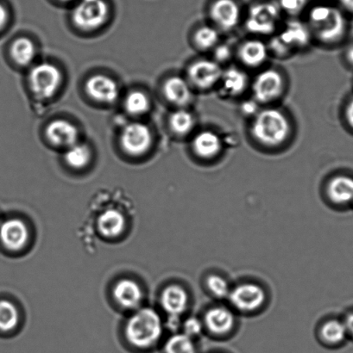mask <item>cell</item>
Listing matches in <instances>:
<instances>
[{"mask_svg":"<svg viewBox=\"0 0 353 353\" xmlns=\"http://www.w3.org/2000/svg\"><path fill=\"white\" fill-rule=\"evenodd\" d=\"M292 132V123L289 117L283 110L274 107L259 110L251 117V136L263 147H281L289 141Z\"/></svg>","mask_w":353,"mask_h":353,"instance_id":"cell-1","label":"cell"},{"mask_svg":"<svg viewBox=\"0 0 353 353\" xmlns=\"http://www.w3.org/2000/svg\"><path fill=\"white\" fill-rule=\"evenodd\" d=\"M307 26L312 36L324 44L338 43L347 30V23L340 10L318 5L309 10Z\"/></svg>","mask_w":353,"mask_h":353,"instance_id":"cell-2","label":"cell"},{"mask_svg":"<svg viewBox=\"0 0 353 353\" xmlns=\"http://www.w3.org/2000/svg\"><path fill=\"white\" fill-rule=\"evenodd\" d=\"M162 334L161 317L151 307L138 310L126 325V337L134 347L151 348L158 343Z\"/></svg>","mask_w":353,"mask_h":353,"instance_id":"cell-3","label":"cell"},{"mask_svg":"<svg viewBox=\"0 0 353 353\" xmlns=\"http://www.w3.org/2000/svg\"><path fill=\"white\" fill-rule=\"evenodd\" d=\"M312 37L307 24L296 20L289 21L272 36L268 44L269 53L279 58L289 57L294 52L309 46Z\"/></svg>","mask_w":353,"mask_h":353,"instance_id":"cell-4","label":"cell"},{"mask_svg":"<svg viewBox=\"0 0 353 353\" xmlns=\"http://www.w3.org/2000/svg\"><path fill=\"white\" fill-rule=\"evenodd\" d=\"M64 75L60 68L51 62L44 61L31 67L28 75V85L35 98L48 100L60 90Z\"/></svg>","mask_w":353,"mask_h":353,"instance_id":"cell-5","label":"cell"},{"mask_svg":"<svg viewBox=\"0 0 353 353\" xmlns=\"http://www.w3.org/2000/svg\"><path fill=\"white\" fill-rule=\"evenodd\" d=\"M252 99L260 105H268L282 98L286 90L285 76L275 68H267L251 83Z\"/></svg>","mask_w":353,"mask_h":353,"instance_id":"cell-6","label":"cell"},{"mask_svg":"<svg viewBox=\"0 0 353 353\" xmlns=\"http://www.w3.org/2000/svg\"><path fill=\"white\" fill-rule=\"evenodd\" d=\"M110 12L107 0H78L72 10V20L79 29L95 30L107 22Z\"/></svg>","mask_w":353,"mask_h":353,"instance_id":"cell-7","label":"cell"},{"mask_svg":"<svg viewBox=\"0 0 353 353\" xmlns=\"http://www.w3.org/2000/svg\"><path fill=\"white\" fill-rule=\"evenodd\" d=\"M281 21V10L272 3H258L249 10L245 28L255 36H274Z\"/></svg>","mask_w":353,"mask_h":353,"instance_id":"cell-8","label":"cell"},{"mask_svg":"<svg viewBox=\"0 0 353 353\" xmlns=\"http://www.w3.org/2000/svg\"><path fill=\"white\" fill-rule=\"evenodd\" d=\"M154 137L151 128L142 122L124 124L120 132V143L122 150L131 157L147 153L153 145Z\"/></svg>","mask_w":353,"mask_h":353,"instance_id":"cell-9","label":"cell"},{"mask_svg":"<svg viewBox=\"0 0 353 353\" xmlns=\"http://www.w3.org/2000/svg\"><path fill=\"white\" fill-rule=\"evenodd\" d=\"M223 71L221 65L213 59H200L189 65L186 79L193 89L209 91L219 85Z\"/></svg>","mask_w":353,"mask_h":353,"instance_id":"cell-10","label":"cell"},{"mask_svg":"<svg viewBox=\"0 0 353 353\" xmlns=\"http://www.w3.org/2000/svg\"><path fill=\"white\" fill-rule=\"evenodd\" d=\"M230 302L235 309L241 312H255L264 305L266 294L260 285L254 283H245L231 290Z\"/></svg>","mask_w":353,"mask_h":353,"instance_id":"cell-11","label":"cell"},{"mask_svg":"<svg viewBox=\"0 0 353 353\" xmlns=\"http://www.w3.org/2000/svg\"><path fill=\"white\" fill-rule=\"evenodd\" d=\"M85 91L93 101L104 105H113L119 99L120 88L115 79L108 75H92L85 84Z\"/></svg>","mask_w":353,"mask_h":353,"instance_id":"cell-12","label":"cell"},{"mask_svg":"<svg viewBox=\"0 0 353 353\" xmlns=\"http://www.w3.org/2000/svg\"><path fill=\"white\" fill-rule=\"evenodd\" d=\"M210 19L220 31L235 29L240 22V6L235 0H216L209 9Z\"/></svg>","mask_w":353,"mask_h":353,"instance_id":"cell-13","label":"cell"},{"mask_svg":"<svg viewBox=\"0 0 353 353\" xmlns=\"http://www.w3.org/2000/svg\"><path fill=\"white\" fill-rule=\"evenodd\" d=\"M48 143L53 146L67 150L79 141V131L77 126L70 121L55 119L48 124L45 130Z\"/></svg>","mask_w":353,"mask_h":353,"instance_id":"cell-14","label":"cell"},{"mask_svg":"<svg viewBox=\"0 0 353 353\" xmlns=\"http://www.w3.org/2000/svg\"><path fill=\"white\" fill-rule=\"evenodd\" d=\"M193 90L188 79L179 75L171 76L162 85L166 100L176 108H187L192 101Z\"/></svg>","mask_w":353,"mask_h":353,"instance_id":"cell-15","label":"cell"},{"mask_svg":"<svg viewBox=\"0 0 353 353\" xmlns=\"http://www.w3.org/2000/svg\"><path fill=\"white\" fill-rule=\"evenodd\" d=\"M29 230L22 220L10 219L0 225V241L10 251H19L29 241Z\"/></svg>","mask_w":353,"mask_h":353,"instance_id":"cell-16","label":"cell"},{"mask_svg":"<svg viewBox=\"0 0 353 353\" xmlns=\"http://www.w3.org/2000/svg\"><path fill=\"white\" fill-rule=\"evenodd\" d=\"M250 79L243 69L231 67L224 69L222 77L218 88L221 96L235 99L244 94L250 88Z\"/></svg>","mask_w":353,"mask_h":353,"instance_id":"cell-17","label":"cell"},{"mask_svg":"<svg viewBox=\"0 0 353 353\" xmlns=\"http://www.w3.org/2000/svg\"><path fill=\"white\" fill-rule=\"evenodd\" d=\"M193 153L202 160L217 158L223 150V141L219 134L213 130H202L193 136L191 143Z\"/></svg>","mask_w":353,"mask_h":353,"instance_id":"cell-18","label":"cell"},{"mask_svg":"<svg viewBox=\"0 0 353 353\" xmlns=\"http://www.w3.org/2000/svg\"><path fill=\"white\" fill-rule=\"evenodd\" d=\"M114 299L124 309L133 310L140 307L144 292L137 282L129 279H120L113 287Z\"/></svg>","mask_w":353,"mask_h":353,"instance_id":"cell-19","label":"cell"},{"mask_svg":"<svg viewBox=\"0 0 353 353\" xmlns=\"http://www.w3.org/2000/svg\"><path fill=\"white\" fill-rule=\"evenodd\" d=\"M238 58L245 67L258 68L267 61L269 55L268 44L257 38L242 43L238 50Z\"/></svg>","mask_w":353,"mask_h":353,"instance_id":"cell-20","label":"cell"},{"mask_svg":"<svg viewBox=\"0 0 353 353\" xmlns=\"http://www.w3.org/2000/svg\"><path fill=\"white\" fill-rule=\"evenodd\" d=\"M160 303L169 317H180L188 309L189 295L182 287L169 285L162 292Z\"/></svg>","mask_w":353,"mask_h":353,"instance_id":"cell-21","label":"cell"},{"mask_svg":"<svg viewBox=\"0 0 353 353\" xmlns=\"http://www.w3.org/2000/svg\"><path fill=\"white\" fill-rule=\"evenodd\" d=\"M204 323L211 333L224 335L233 330L235 317L233 313L227 307H216L207 311Z\"/></svg>","mask_w":353,"mask_h":353,"instance_id":"cell-22","label":"cell"},{"mask_svg":"<svg viewBox=\"0 0 353 353\" xmlns=\"http://www.w3.org/2000/svg\"><path fill=\"white\" fill-rule=\"evenodd\" d=\"M330 199L337 205L353 203V178L347 175L334 176L327 188Z\"/></svg>","mask_w":353,"mask_h":353,"instance_id":"cell-23","label":"cell"},{"mask_svg":"<svg viewBox=\"0 0 353 353\" xmlns=\"http://www.w3.org/2000/svg\"><path fill=\"white\" fill-rule=\"evenodd\" d=\"M99 233L107 238H115L123 233L126 228V219L116 210H107L100 214L97 221Z\"/></svg>","mask_w":353,"mask_h":353,"instance_id":"cell-24","label":"cell"},{"mask_svg":"<svg viewBox=\"0 0 353 353\" xmlns=\"http://www.w3.org/2000/svg\"><path fill=\"white\" fill-rule=\"evenodd\" d=\"M169 129L178 137H187L195 130L196 117L187 108H176L169 117Z\"/></svg>","mask_w":353,"mask_h":353,"instance_id":"cell-25","label":"cell"},{"mask_svg":"<svg viewBox=\"0 0 353 353\" xmlns=\"http://www.w3.org/2000/svg\"><path fill=\"white\" fill-rule=\"evenodd\" d=\"M36 45L27 37H19L13 41L10 48V57L17 65L28 67L32 65L37 57Z\"/></svg>","mask_w":353,"mask_h":353,"instance_id":"cell-26","label":"cell"},{"mask_svg":"<svg viewBox=\"0 0 353 353\" xmlns=\"http://www.w3.org/2000/svg\"><path fill=\"white\" fill-rule=\"evenodd\" d=\"M64 159L68 167L81 170L88 167L92 161V148L88 143L79 141L64 150Z\"/></svg>","mask_w":353,"mask_h":353,"instance_id":"cell-27","label":"cell"},{"mask_svg":"<svg viewBox=\"0 0 353 353\" xmlns=\"http://www.w3.org/2000/svg\"><path fill=\"white\" fill-rule=\"evenodd\" d=\"M126 112L133 117H141L150 112L151 100L142 90H133L127 93L124 99Z\"/></svg>","mask_w":353,"mask_h":353,"instance_id":"cell-28","label":"cell"},{"mask_svg":"<svg viewBox=\"0 0 353 353\" xmlns=\"http://www.w3.org/2000/svg\"><path fill=\"white\" fill-rule=\"evenodd\" d=\"M220 33L217 28L211 26H202L193 33V41L195 47L200 51H210L220 43Z\"/></svg>","mask_w":353,"mask_h":353,"instance_id":"cell-29","label":"cell"},{"mask_svg":"<svg viewBox=\"0 0 353 353\" xmlns=\"http://www.w3.org/2000/svg\"><path fill=\"white\" fill-rule=\"evenodd\" d=\"M348 336L344 321H328L321 328V337L328 345H341Z\"/></svg>","mask_w":353,"mask_h":353,"instance_id":"cell-30","label":"cell"},{"mask_svg":"<svg viewBox=\"0 0 353 353\" xmlns=\"http://www.w3.org/2000/svg\"><path fill=\"white\" fill-rule=\"evenodd\" d=\"M19 312L12 302L0 300V331L10 332L19 323Z\"/></svg>","mask_w":353,"mask_h":353,"instance_id":"cell-31","label":"cell"},{"mask_svg":"<svg viewBox=\"0 0 353 353\" xmlns=\"http://www.w3.org/2000/svg\"><path fill=\"white\" fill-rule=\"evenodd\" d=\"M165 353H196L193 339L185 334H175L169 338L164 345Z\"/></svg>","mask_w":353,"mask_h":353,"instance_id":"cell-32","label":"cell"},{"mask_svg":"<svg viewBox=\"0 0 353 353\" xmlns=\"http://www.w3.org/2000/svg\"><path fill=\"white\" fill-rule=\"evenodd\" d=\"M207 288L216 299H224L229 296L231 289L229 283L222 276L211 275L207 280Z\"/></svg>","mask_w":353,"mask_h":353,"instance_id":"cell-33","label":"cell"},{"mask_svg":"<svg viewBox=\"0 0 353 353\" xmlns=\"http://www.w3.org/2000/svg\"><path fill=\"white\" fill-rule=\"evenodd\" d=\"M307 0H279V8L289 16H297L305 10Z\"/></svg>","mask_w":353,"mask_h":353,"instance_id":"cell-34","label":"cell"},{"mask_svg":"<svg viewBox=\"0 0 353 353\" xmlns=\"http://www.w3.org/2000/svg\"><path fill=\"white\" fill-rule=\"evenodd\" d=\"M202 323L198 318L190 317L183 323V334L193 339L202 334Z\"/></svg>","mask_w":353,"mask_h":353,"instance_id":"cell-35","label":"cell"},{"mask_svg":"<svg viewBox=\"0 0 353 353\" xmlns=\"http://www.w3.org/2000/svg\"><path fill=\"white\" fill-rule=\"evenodd\" d=\"M213 60L218 62L219 64L226 63L228 61L231 60L233 57V51L231 48L226 44H218L213 50Z\"/></svg>","mask_w":353,"mask_h":353,"instance_id":"cell-36","label":"cell"},{"mask_svg":"<svg viewBox=\"0 0 353 353\" xmlns=\"http://www.w3.org/2000/svg\"><path fill=\"white\" fill-rule=\"evenodd\" d=\"M259 106H260V105L252 99L251 101H247L243 103V106H242V112H243L245 115L254 117L256 114L259 112V110H260L259 109Z\"/></svg>","mask_w":353,"mask_h":353,"instance_id":"cell-37","label":"cell"},{"mask_svg":"<svg viewBox=\"0 0 353 353\" xmlns=\"http://www.w3.org/2000/svg\"><path fill=\"white\" fill-rule=\"evenodd\" d=\"M9 20V12L6 3L0 0V30L5 28Z\"/></svg>","mask_w":353,"mask_h":353,"instance_id":"cell-38","label":"cell"},{"mask_svg":"<svg viewBox=\"0 0 353 353\" xmlns=\"http://www.w3.org/2000/svg\"><path fill=\"white\" fill-rule=\"evenodd\" d=\"M345 117H347L349 125L353 129V99L348 103L347 110H345Z\"/></svg>","mask_w":353,"mask_h":353,"instance_id":"cell-39","label":"cell"},{"mask_svg":"<svg viewBox=\"0 0 353 353\" xmlns=\"http://www.w3.org/2000/svg\"><path fill=\"white\" fill-rule=\"evenodd\" d=\"M344 323L345 327H347L349 336L353 338V312L348 314V316L344 320Z\"/></svg>","mask_w":353,"mask_h":353,"instance_id":"cell-40","label":"cell"},{"mask_svg":"<svg viewBox=\"0 0 353 353\" xmlns=\"http://www.w3.org/2000/svg\"><path fill=\"white\" fill-rule=\"evenodd\" d=\"M340 1L341 5L343 6L345 9L353 12V0H340Z\"/></svg>","mask_w":353,"mask_h":353,"instance_id":"cell-41","label":"cell"},{"mask_svg":"<svg viewBox=\"0 0 353 353\" xmlns=\"http://www.w3.org/2000/svg\"><path fill=\"white\" fill-rule=\"evenodd\" d=\"M347 58L349 63H351L353 65V45L348 48L347 52Z\"/></svg>","mask_w":353,"mask_h":353,"instance_id":"cell-42","label":"cell"},{"mask_svg":"<svg viewBox=\"0 0 353 353\" xmlns=\"http://www.w3.org/2000/svg\"><path fill=\"white\" fill-rule=\"evenodd\" d=\"M55 1L58 3H76L78 1V0H55Z\"/></svg>","mask_w":353,"mask_h":353,"instance_id":"cell-43","label":"cell"}]
</instances>
